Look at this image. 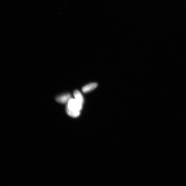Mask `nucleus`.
Masks as SVG:
<instances>
[{
    "instance_id": "f03ea898",
    "label": "nucleus",
    "mask_w": 186,
    "mask_h": 186,
    "mask_svg": "<svg viewBox=\"0 0 186 186\" xmlns=\"http://www.w3.org/2000/svg\"><path fill=\"white\" fill-rule=\"evenodd\" d=\"M71 98V95L67 93L57 97L56 98V100L59 103L64 104L68 103Z\"/></svg>"
},
{
    "instance_id": "20e7f679",
    "label": "nucleus",
    "mask_w": 186,
    "mask_h": 186,
    "mask_svg": "<svg viewBox=\"0 0 186 186\" xmlns=\"http://www.w3.org/2000/svg\"><path fill=\"white\" fill-rule=\"evenodd\" d=\"M75 99L83 104L84 103V99L82 94L78 90H75L73 93Z\"/></svg>"
},
{
    "instance_id": "7ed1b4c3",
    "label": "nucleus",
    "mask_w": 186,
    "mask_h": 186,
    "mask_svg": "<svg viewBox=\"0 0 186 186\" xmlns=\"http://www.w3.org/2000/svg\"><path fill=\"white\" fill-rule=\"evenodd\" d=\"M98 86V84L96 83H91L82 88V91L84 93H88L91 92Z\"/></svg>"
},
{
    "instance_id": "f257e3e1",
    "label": "nucleus",
    "mask_w": 186,
    "mask_h": 186,
    "mask_svg": "<svg viewBox=\"0 0 186 186\" xmlns=\"http://www.w3.org/2000/svg\"><path fill=\"white\" fill-rule=\"evenodd\" d=\"M83 104L75 99L71 98L66 107V112L70 117L76 118L79 116L82 109Z\"/></svg>"
}]
</instances>
